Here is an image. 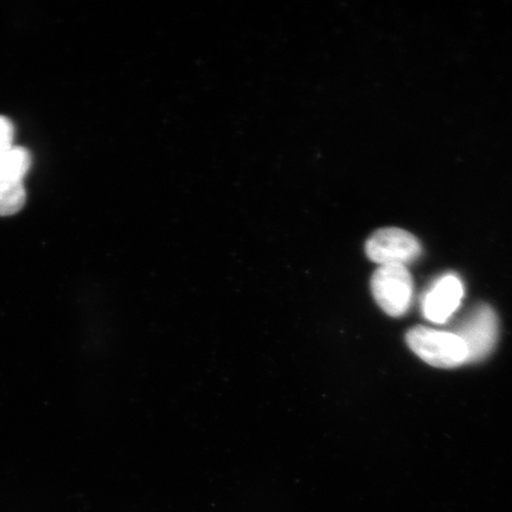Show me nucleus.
<instances>
[{"label":"nucleus","instance_id":"obj_7","mask_svg":"<svg viewBox=\"0 0 512 512\" xmlns=\"http://www.w3.org/2000/svg\"><path fill=\"white\" fill-rule=\"evenodd\" d=\"M14 133L11 121L0 115V160L14 147Z\"/></svg>","mask_w":512,"mask_h":512},{"label":"nucleus","instance_id":"obj_3","mask_svg":"<svg viewBox=\"0 0 512 512\" xmlns=\"http://www.w3.org/2000/svg\"><path fill=\"white\" fill-rule=\"evenodd\" d=\"M31 166V156L23 147L14 146L0 160V216L19 213L27 201L24 177Z\"/></svg>","mask_w":512,"mask_h":512},{"label":"nucleus","instance_id":"obj_4","mask_svg":"<svg viewBox=\"0 0 512 512\" xmlns=\"http://www.w3.org/2000/svg\"><path fill=\"white\" fill-rule=\"evenodd\" d=\"M366 252L368 258L380 266H405L419 258L421 245L419 240L406 230L384 228L370 236Z\"/></svg>","mask_w":512,"mask_h":512},{"label":"nucleus","instance_id":"obj_2","mask_svg":"<svg viewBox=\"0 0 512 512\" xmlns=\"http://www.w3.org/2000/svg\"><path fill=\"white\" fill-rule=\"evenodd\" d=\"M371 291L376 303L387 315L401 317L412 303V275L406 266H380L371 278Z\"/></svg>","mask_w":512,"mask_h":512},{"label":"nucleus","instance_id":"obj_6","mask_svg":"<svg viewBox=\"0 0 512 512\" xmlns=\"http://www.w3.org/2000/svg\"><path fill=\"white\" fill-rule=\"evenodd\" d=\"M463 297L462 281L456 275H445L427 292L422 311L430 322L443 324L457 311Z\"/></svg>","mask_w":512,"mask_h":512},{"label":"nucleus","instance_id":"obj_1","mask_svg":"<svg viewBox=\"0 0 512 512\" xmlns=\"http://www.w3.org/2000/svg\"><path fill=\"white\" fill-rule=\"evenodd\" d=\"M407 344L422 361L437 368H456L467 361L462 339L451 332L416 326L407 332Z\"/></svg>","mask_w":512,"mask_h":512},{"label":"nucleus","instance_id":"obj_5","mask_svg":"<svg viewBox=\"0 0 512 512\" xmlns=\"http://www.w3.org/2000/svg\"><path fill=\"white\" fill-rule=\"evenodd\" d=\"M467 351L466 362H478L491 354L498 337V318L489 305H480L454 332Z\"/></svg>","mask_w":512,"mask_h":512}]
</instances>
